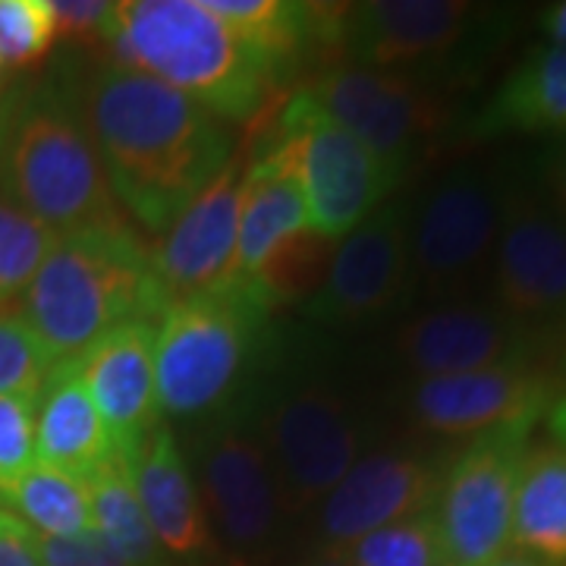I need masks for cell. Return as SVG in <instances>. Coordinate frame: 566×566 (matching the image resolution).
<instances>
[{"label": "cell", "instance_id": "obj_1", "mask_svg": "<svg viewBox=\"0 0 566 566\" xmlns=\"http://www.w3.org/2000/svg\"><path fill=\"white\" fill-rule=\"evenodd\" d=\"M66 92L117 205L155 237L233 161L227 123L139 70L102 63Z\"/></svg>", "mask_w": 566, "mask_h": 566}, {"label": "cell", "instance_id": "obj_2", "mask_svg": "<svg viewBox=\"0 0 566 566\" xmlns=\"http://www.w3.org/2000/svg\"><path fill=\"white\" fill-rule=\"evenodd\" d=\"M164 312L167 303L148 271V249L129 221L57 237L17 303V315L54 368L76 363L117 324L155 322Z\"/></svg>", "mask_w": 566, "mask_h": 566}, {"label": "cell", "instance_id": "obj_3", "mask_svg": "<svg viewBox=\"0 0 566 566\" xmlns=\"http://www.w3.org/2000/svg\"><path fill=\"white\" fill-rule=\"evenodd\" d=\"M102 51L107 63L155 76L223 123L262 114L277 85L271 66L202 0H123Z\"/></svg>", "mask_w": 566, "mask_h": 566}, {"label": "cell", "instance_id": "obj_4", "mask_svg": "<svg viewBox=\"0 0 566 566\" xmlns=\"http://www.w3.org/2000/svg\"><path fill=\"white\" fill-rule=\"evenodd\" d=\"M0 192L57 237L126 221L66 85L0 102Z\"/></svg>", "mask_w": 566, "mask_h": 566}, {"label": "cell", "instance_id": "obj_5", "mask_svg": "<svg viewBox=\"0 0 566 566\" xmlns=\"http://www.w3.org/2000/svg\"><path fill=\"white\" fill-rule=\"evenodd\" d=\"M271 308L259 283L230 274L164 312L155 340L161 419H208L230 406L259 365Z\"/></svg>", "mask_w": 566, "mask_h": 566}, {"label": "cell", "instance_id": "obj_6", "mask_svg": "<svg viewBox=\"0 0 566 566\" xmlns=\"http://www.w3.org/2000/svg\"><path fill=\"white\" fill-rule=\"evenodd\" d=\"M510 29V7L465 0H368L340 7L337 44L349 63L450 92L494 57Z\"/></svg>", "mask_w": 566, "mask_h": 566}, {"label": "cell", "instance_id": "obj_7", "mask_svg": "<svg viewBox=\"0 0 566 566\" xmlns=\"http://www.w3.org/2000/svg\"><path fill=\"white\" fill-rule=\"evenodd\" d=\"M506 164L465 161L409 202L412 300L465 303L491 281L504 218Z\"/></svg>", "mask_w": 566, "mask_h": 566}, {"label": "cell", "instance_id": "obj_8", "mask_svg": "<svg viewBox=\"0 0 566 566\" xmlns=\"http://www.w3.org/2000/svg\"><path fill=\"white\" fill-rule=\"evenodd\" d=\"M277 482L283 510L324 501L365 457L371 424L359 403L322 375L271 387L252 422Z\"/></svg>", "mask_w": 566, "mask_h": 566}, {"label": "cell", "instance_id": "obj_9", "mask_svg": "<svg viewBox=\"0 0 566 566\" xmlns=\"http://www.w3.org/2000/svg\"><path fill=\"white\" fill-rule=\"evenodd\" d=\"M300 95L363 142L397 182L419 167L447 120L444 92L349 61L327 63Z\"/></svg>", "mask_w": 566, "mask_h": 566}, {"label": "cell", "instance_id": "obj_10", "mask_svg": "<svg viewBox=\"0 0 566 566\" xmlns=\"http://www.w3.org/2000/svg\"><path fill=\"white\" fill-rule=\"evenodd\" d=\"M538 422L520 419L475 434L444 465L434 520L447 566H488L510 547L516 488Z\"/></svg>", "mask_w": 566, "mask_h": 566}, {"label": "cell", "instance_id": "obj_11", "mask_svg": "<svg viewBox=\"0 0 566 566\" xmlns=\"http://www.w3.org/2000/svg\"><path fill=\"white\" fill-rule=\"evenodd\" d=\"M488 290L491 303L538 340L566 334V223L538 192L528 164H506Z\"/></svg>", "mask_w": 566, "mask_h": 566}, {"label": "cell", "instance_id": "obj_12", "mask_svg": "<svg viewBox=\"0 0 566 566\" xmlns=\"http://www.w3.org/2000/svg\"><path fill=\"white\" fill-rule=\"evenodd\" d=\"M271 139L300 177L308 227L331 243L344 240L400 186L363 142L324 117L305 95L290 98Z\"/></svg>", "mask_w": 566, "mask_h": 566}, {"label": "cell", "instance_id": "obj_13", "mask_svg": "<svg viewBox=\"0 0 566 566\" xmlns=\"http://www.w3.org/2000/svg\"><path fill=\"white\" fill-rule=\"evenodd\" d=\"M409 303V202L394 199L337 240L324 281L305 303V318L337 331H359L403 312Z\"/></svg>", "mask_w": 566, "mask_h": 566}, {"label": "cell", "instance_id": "obj_14", "mask_svg": "<svg viewBox=\"0 0 566 566\" xmlns=\"http://www.w3.org/2000/svg\"><path fill=\"white\" fill-rule=\"evenodd\" d=\"M208 526L240 554H259L281 526L283 504L259 434L245 416H223L196 444L192 465Z\"/></svg>", "mask_w": 566, "mask_h": 566}, {"label": "cell", "instance_id": "obj_15", "mask_svg": "<svg viewBox=\"0 0 566 566\" xmlns=\"http://www.w3.org/2000/svg\"><path fill=\"white\" fill-rule=\"evenodd\" d=\"M394 356L412 378L469 375L488 368H528L542 353L538 340L491 300L428 305L394 334Z\"/></svg>", "mask_w": 566, "mask_h": 566}, {"label": "cell", "instance_id": "obj_16", "mask_svg": "<svg viewBox=\"0 0 566 566\" xmlns=\"http://www.w3.org/2000/svg\"><path fill=\"white\" fill-rule=\"evenodd\" d=\"M444 465L419 450H371L322 501L318 535L324 554H337L368 532L434 506Z\"/></svg>", "mask_w": 566, "mask_h": 566}, {"label": "cell", "instance_id": "obj_17", "mask_svg": "<svg viewBox=\"0 0 566 566\" xmlns=\"http://www.w3.org/2000/svg\"><path fill=\"white\" fill-rule=\"evenodd\" d=\"M403 397L406 416L428 434L475 438L520 419H545L557 400V385L545 371L528 365L412 378Z\"/></svg>", "mask_w": 566, "mask_h": 566}, {"label": "cell", "instance_id": "obj_18", "mask_svg": "<svg viewBox=\"0 0 566 566\" xmlns=\"http://www.w3.org/2000/svg\"><path fill=\"white\" fill-rule=\"evenodd\" d=\"M155 340L158 324L129 318L107 331L73 363L111 434L117 460L126 465H133L145 438L164 422L155 378Z\"/></svg>", "mask_w": 566, "mask_h": 566}, {"label": "cell", "instance_id": "obj_19", "mask_svg": "<svg viewBox=\"0 0 566 566\" xmlns=\"http://www.w3.org/2000/svg\"><path fill=\"white\" fill-rule=\"evenodd\" d=\"M240 199L243 167L230 161L148 252V271L167 308L233 274Z\"/></svg>", "mask_w": 566, "mask_h": 566}, {"label": "cell", "instance_id": "obj_20", "mask_svg": "<svg viewBox=\"0 0 566 566\" xmlns=\"http://www.w3.org/2000/svg\"><path fill=\"white\" fill-rule=\"evenodd\" d=\"M133 488L167 557L192 560L211 551V526L205 516L192 465L182 457L167 422L158 424L136 453Z\"/></svg>", "mask_w": 566, "mask_h": 566}, {"label": "cell", "instance_id": "obj_21", "mask_svg": "<svg viewBox=\"0 0 566 566\" xmlns=\"http://www.w3.org/2000/svg\"><path fill=\"white\" fill-rule=\"evenodd\" d=\"M469 136L566 142V48L551 41L528 48L472 117Z\"/></svg>", "mask_w": 566, "mask_h": 566}, {"label": "cell", "instance_id": "obj_22", "mask_svg": "<svg viewBox=\"0 0 566 566\" xmlns=\"http://www.w3.org/2000/svg\"><path fill=\"white\" fill-rule=\"evenodd\" d=\"M308 227V205L303 186L274 139H262V148L243 170L240 199V233L233 274L252 277L286 240L300 237Z\"/></svg>", "mask_w": 566, "mask_h": 566}, {"label": "cell", "instance_id": "obj_23", "mask_svg": "<svg viewBox=\"0 0 566 566\" xmlns=\"http://www.w3.org/2000/svg\"><path fill=\"white\" fill-rule=\"evenodd\" d=\"M117 453L76 365H57L39 390L35 463L92 482Z\"/></svg>", "mask_w": 566, "mask_h": 566}, {"label": "cell", "instance_id": "obj_24", "mask_svg": "<svg viewBox=\"0 0 566 566\" xmlns=\"http://www.w3.org/2000/svg\"><path fill=\"white\" fill-rule=\"evenodd\" d=\"M545 416L551 434L528 444L510 547L551 566H566V400H554Z\"/></svg>", "mask_w": 566, "mask_h": 566}, {"label": "cell", "instance_id": "obj_25", "mask_svg": "<svg viewBox=\"0 0 566 566\" xmlns=\"http://www.w3.org/2000/svg\"><path fill=\"white\" fill-rule=\"evenodd\" d=\"M218 20L262 57L274 80L300 70L315 44L337 41L340 7L293 0H202Z\"/></svg>", "mask_w": 566, "mask_h": 566}, {"label": "cell", "instance_id": "obj_26", "mask_svg": "<svg viewBox=\"0 0 566 566\" xmlns=\"http://www.w3.org/2000/svg\"><path fill=\"white\" fill-rule=\"evenodd\" d=\"M85 485H88V501H92V526L123 564L170 566L167 551L155 538V532L142 513L136 488H133V465L114 460Z\"/></svg>", "mask_w": 566, "mask_h": 566}, {"label": "cell", "instance_id": "obj_27", "mask_svg": "<svg viewBox=\"0 0 566 566\" xmlns=\"http://www.w3.org/2000/svg\"><path fill=\"white\" fill-rule=\"evenodd\" d=\"M0 504L10 506V516L22 526L35 528V535L63 538L95 528L88 485L48 465L35 463L13 485L0 488Z\"/></svg>", "mask_w": 566, "mask_h": 566}, {"label": "cell", "instance_id": "obj_28", "mask_svg": "<svg viewBox=\"0 0 566 566\" xmlns=\"http://www.w3.org/2000/svg\"><path fill=\"white\" fill-rule=\"evenodd\" d=\"M346 566H447L434 506L368 532L365 538L337 551Z\"/></svg>", "mask_w": 566, "mask_h": 566}, {"label": "cell", "instance_id": "obj_29", "mask_svg": "<svg viewBox=\"0 0 566 566\" xmlns=\"http://www.w3.org/2000/svg\"><path fill=\"white\" fill-rule=\"evenodd\" d=\"M54 240L57 233L0 192V308L20 303Z\"/></svg>", "mask_w": 566, "mask_h": 566}, {"label": "cell", "instance_id": "obj_30", "mask_svg": "<svg viewBox=\"0 0 566 566\" xmlns=\"http://www.w3.org/2000/svg\"><path fill=\"white\" fill-rule=\"evenodd\" d=\"M57 39L48 0H0V66L25 70Z\"/></svg>", "mask_w": 566, "mask_h": 566}, {"label": "cell", "instance_id": "obj_31", "mask_svg": "<svg viewBox=\"0 0 566 566\" xmlns=\"http://www.w3.org/2000/svg\"><path fill=\"white\" fill-rule=\"evenodd\" d=\"M54 363L41 349L29 324L17 308H0V397L10 394H39Z\"/></svg>", "mask_w": 566, "mask_h": 566}, {"label": "cell", "instance_id": "obj_32", "mask_svg": "<svg viewBox=\"0 0 566 566\" xmlns=\"http://www.w3.org/2000/svg\"><path fill=\"white\" fill-rule=\"evenodd\" d=\"M35 409L39 394L0 397V488L13 485L35 465Z\"/></svg>", "mask_w": 566, "mask_h": 566}, {"label": "cell", "instance_id": "obj_33", "mask_svg": "<svg viewBox=\"0 0 566 566\" xmlns=\"http://www.w3.org/2000/svg\"><path fill=\"white\" fill-rule=\"evenodd\" d=\"M48 10H51L57 39L102 48V41L107 39V32L114 25L117 3H107V0H48Z\"/></svg>", "mask_w": 566, "mask_h": 566}, {"label": "cell", "instance_id": "obj_34", "mask_svg": "<svg viewBox=\"0 0 566 566\" xmlns=\"http://www.w3.org/2000/svg\"><path fill=\"white\" fill-rule=\"evenodd\" d=\"M32 547L41 566H126L95 528L63 538L32 535Z\"/></svg>", "mask_w": 566, "mask_h": 566}, {"label": "cell", "instance_id": "obj_35", "mask_svg": "<svg viewBox=\"0 0 566 566\" xmlns=\"http://www.w3.org/2000/svg\"><path fill=\"white\" fill-rule=\"evenodd\" d=\"M528 174L554 214L566 223V142H547L528 164Z\"/></svg>", "mask_w": 566, "mask_h": 566}, {"label": "cell", "instance_id": "obj_36", "mask_svg": "<svg viewBox=\"0 0 566 566\" xmlns=\"http://www.w3.org/2000/svg\"><path fill=\"white\" fill-rule=\"evenodd\" d=\"M32 528L0 532V566H41L32 547Z\"/></svg>", "mask_w": 566, "mask_h": 566}, {"label": "cell", "instance_id": "obj_37", "mask_svg": "<svg viewBox=\"0 0 566 566\" xmlns=\"http://www.w3.org/2000/svg\"><path fill=\"white\" fill-rule=\"evenodd\" d=\"M538 22H542V29H545V35L551 39V44L566 48V0L545 7Z\"/></svg>", "mask_w": 566, "mask_h": 566}, {"label": "cell", "instance_id": "obj_38", "mask_svg": "<svg viewBox=\"0 0 566 566\" xmlns=\"http://www.w3.org/2000/svg\"><path fill=\"white\" fill-rule=\"evenodd\" d=\"M488 566H551V564L538 560V557H532V554H523V551H516V547H506L504 554H501L497 560H491Z\"/></svg>", "mask_w": 566, "mask_h": 566}, {"label": "cell", "instance_id": "obj_39", "mask_svg": "<svg viewBox=\"0 0 566 566\" xmlns=\"http://www.w3.org/2000/svg\"><path fill=\"white\" fill-rule=\"evenodd\" d=\"M20 528H29V526H22L20 520H17V516H10L7 510H0V532H20Z\"/></svg>", "mask_w": 566, "mask_h": 566}, {"label": "cell", "instance_id": "obj_40", "mask_svg": "<svg viewBox=\"0 0 566 566\" xmlns=\"http://www.w3.org/2000/svg\"><path fill=\"white\" fill-rule=\"evenodd\" d=\"M296 566H346L337 554H322V557H315V560H305V564Z\"/></svg>", "mask_w": 566, "mask_h": 566}, {"label": "cell", "instance_id": "obj_41", "mask_svg": "<svg viewBox=\"0 0 566 566\" xmlns=\"http://www.w3.org/2000/svg\"><path fill=\"white\" fill-rule=\"evenodd\" d=\"M7 82H10V73H7V70L0 66V102L7 98Z\"/></svg>", "mask_w": 566, "mask_h": 566}, {"label": "cell", "instance_id": "obj_42", "mask_svg": "<svg viewBox=\"0 0 566 566\" xmlns=\"http://www.w3.org/2000/svg\"><path fill=\"white\" fill-rule=\"evenodd\" d=\"M564 359H566V353H564Z\"/></svg>", "mask_w": 566, "mask_h": 566}]
</instances>
